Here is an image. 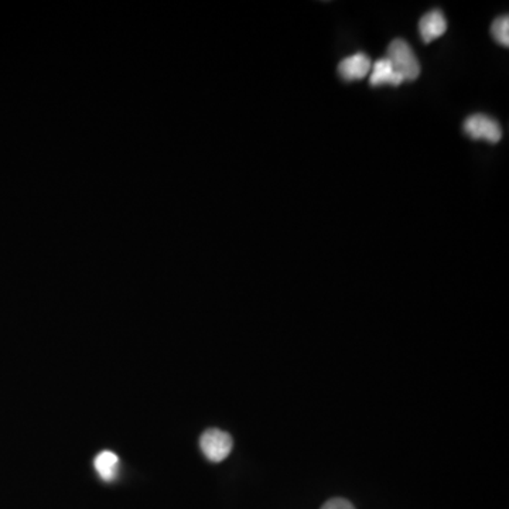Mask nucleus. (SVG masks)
<instances>
[{"instance_id": "obj_1", "label": "nucleus", "mask_w": 509, "mask_h": 509, "mask_svg": "<svg viewBox=\"0 0 509 509\" xmlns=\"http://www.w3.org/2000/svg\"><path fill=\"white\" fill-rule=\"evenodd\" d=\"M387 58L403 81H415L420 76V64L412 48L402 38L392 41L387 48Z\"/></svg>"}, {"instance_id": "obj_2", "label": "nucleus", "mask_w": 509, "mask_h": 509, "mask_svg": "<svg viewBox=\"0 0 509 509\" xmlns=\"http://www.w3.org/2000/svg\"><path fill=\"white\" fill-rule=\"evenodd\" d=\"M231 434L219 429H208L200 438V449L207 460L213 462H221L231 454Z\"/></svg>"}, {"instance_id": "obj_3", "label": "nucleus", "mask_w": 509, "mask_h": 509, "mask_svg": "<svg viewBox=\"0 0 509 509\" xmlns=\"http://www.w3.org/2000/svg\"><path fill=\"white\" fill-rule=\"evenodd\" d=\"M464 132L474 141H487L488 143H498L503 139V129L495 119L482 113L467 118L464 122Z\"/></svg>"}, {"instance_id": "obj_4", "label": "nucleus", "mask_w": 509, "mask_h": 509, "mask_svg": "<svg viewBox=\"0 0 509 509\" xmlns=\"http://www.w3.org/2000/svg\"><path fill=\"white\" fill-rule=\"evenodd\" d=\"M371 67V58L366 54L356 53L341 61L338 74L344 81H359L368 76Z\"/></svg>"}, {"instance_id": "obj_5", "label": "nucleus", "mask_w": 509, "mask_h": 509, "mask_svg": "<svg viewBox=\"0 0 509 509\" xmlns=\"http://www.w3.org/2000/svg\"><path fill=\"white\" fill-rule=\"evenodd\" d=\"M447 20L440 10H430L419 22V33L425 43L438 40L446 33Z\"/></svg>"}, {"instance_id": "obj_6", "label": "nucleus", "mask_w": 509, "mask_h": 509, "mask_svg": "<svg viewBox=\"0 0 509 509\" xmlns=\"http://www.w3.org/2000/svg\"><path fill=\"white\" fill-rule=\"evenodd\" d=\"M402 77L395 71L394 67H392L391 61L384 57V58H379L378 61L374 63L371 67V74H369V84L372 87H381V85H398L402 84Z\"/></svg>"}, {"instance_id": "obj_7", "label": "nucleus", "mask_w": 509, "mask_h": 509, "mask_svg": "<svg viewBox=\"0 0 509 509\" xmlns=\"http://www.w3.org/2000/svg\"><path fill=\"white\" fill-rule=\"evenodd\" d=\"M119 464H121V460H119L118 454L111 451H101L94 460L95 472L103 482H115L118 477Z\"/></svg>"}, {"instance_id": "obj_8", "label": "nucleus", "mask_w": 509, "mask_h": 509, "mask_svg": "<svg viewBox=\"0 0 509 509\" xmlns=\"http://www.w3.org/2000/svg\"><path fill=\"white\" fill-rule=\"evenodd\" d=\"M491 35H493V40L497 41L498 44L504 46V48H508L509 46V19L508 16H501L495 19V22L491 26Z\"/></svg>"}, {"instance_id": "obj_9", "label": "nucleus", "mask_w": 509, "mask_h": 509, "mask_svg": "<svg viewBox=\"0 0 509 509\" xmlns=\"http://www.w3.org/2000/svg\"><path fill=\"white\" fill-rule=\"evenodd\" d=\"M322 509H355L350 501L344 500V498H334V500L327 501Z\"/></svg>"}]
</instances>
